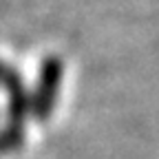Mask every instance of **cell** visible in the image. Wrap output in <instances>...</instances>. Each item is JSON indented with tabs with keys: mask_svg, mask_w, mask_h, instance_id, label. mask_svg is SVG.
<instances>
[{
	"mask_svg": "<svg viewBox=\"0 0 159 159\" xmlns=\"http://www.w3.org/2000/svg\"><path fill=\"white\" fill-rule=\"evenodd\" d=\"M22 144H25V130L11 128V126L0 128V157L20 150Z\"/></svg>",
	"mask_w": 159,
	"mask_h": 159,
	"instance_id": "cell-2",
	"label": "cell"
},
{
	"mask_svg": "<svg viewBox=\"0 0 159 159\" xmlns=\"http://www.w3.org/2000/svg\"><path fill=\"white\" fill-rule=\"evenodd\" d=\"M62 60L49 55L42 66H40V75H38V84L35 91L29 95V111L38 122H47L51 117V113L55 111V102H57V91H60V82H62Z\"/></svg>",
	"mask_w": 159,
	"mask_h": 159,
	"instance_id": "cell-1",
	"label": "cell"
}]
</instances>
